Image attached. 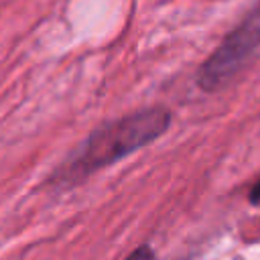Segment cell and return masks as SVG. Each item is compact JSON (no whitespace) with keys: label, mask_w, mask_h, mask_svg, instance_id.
I'll use <instances>...</instances> for the list:
<instances>
[{"label":"cell","mask_w":260,"mask_h":260,"mask_svg":"<svg viewBox=\"0 0 260 260\" xmlns=\"http://www.w3.org/2000/svg\"><path fill=\"white\" fill-rule=\"evenodd\" d=\"M171 124V114L160 108H144L134 114L110 120L95 128L55 171L53 181L71 185L83 181L91 173L118 162L120 158L140 150L156 140Z\"/></svg>","instance_id":"1"},{"label":"cell","mask_w":260,"mask_h":260,"mask_svg":"<svg viewBox=\"0 0 260 260\" xmlns=\"http://www.w3.org/2000/svg\"><path fill=\"white\" fill-rule=\"evenodd\" d=\"M260 51V6L236 30H232L217 51L203 63L199 71V87L203 91L223 89L244 65Z\"/></svg>","instance_id":"2"},{"label":"cell","mask_w":260,"mask_h":260,"mask_svg":"<svg viewBox=\"0 0 260 260\" xmlns=\"http://www.w3.org/2000/svg\"><path fill=\"white\" fill-rule=\"evenodd\" d=\"M124 260H156V256H154V252H152L150 246L142 244V246H138L132 254H128Z\"/></svg>","instance_id":"3"},{"label":"cell","mask_w":260,"mask_h":260,"mask_svg":"<svg viewBox=\"0 0 260 260\" xmlns=\"http://www.w3.org/2000/svg\"><path fill=\"white\" fill-rule=\"evenodd\" d=\"M250 201H252V203H260V183L252 189V193H250Z\"/></svg>","instance_id":"4"}]
</instances>
